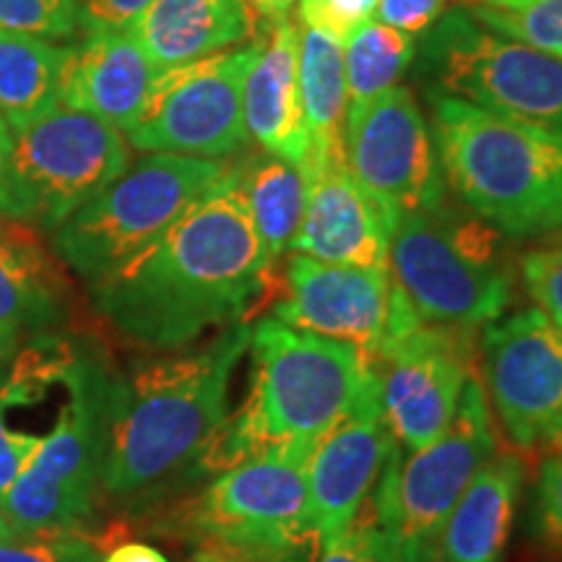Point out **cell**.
<instances>
[{
  "label": "cell",
  "mask_w": 562,
  "mask_h": 562,
  "mask_svg": "<svg viewBox=\"0 0 562 562\" xmlns=\"http://www.w3.org/2000/svg\"><path fill=\"white\" fill-rule=\"evenodd\" d=\"M9 149H11V131L3 117H0V167H3L5 157H9Z\"/></svg>",
  "instance_id": "obj_41"
},
{
  "label": "cell",
  "mask_w": 562,
  "mask_h": 562,
  "mask_svg": "<svg viewBox=\"0 0 562 562\" xmlns=\"http://www.w3.org/2000/svg\"><path fill=\"white\" fill-rule=\"evenodd\" d=\"M344 161L355 180L402 220L446 203L438 149L417 97L398 83L347 112Z\"/></svg>",
  "instance_id": "obj_15"
},
{
  "label": "cell",
  "mask_w": 562,
  "mask_h": 562,
  "mask_svg": "<svg viewBox=\"0 0 562 562\" xmlns=\"http://www.w3.org/2000/svg\"><path fill=\"white\" fill-rule=\"evenodd\" d=\"M480 383L492 422L518 453L562 419V331L539 307L501 315L480 336Z\"/></svg>",
  "instance_id": "obj_14"
},
{
  "label": "cell",
  "mask_w": 562,
  "mask_h": 562,
  "mask_svg": "<svg viewBox=\"0 0 562 562\" xmlns=\"http://www.w3.org/2000/svg\"><path fill=\"white\" fill-rule=\"evenodd\" d=\"M0 32L30 34L47 42L83 34L79 0H0Z\"/></svg>",
  "instance_id": "obj_29"
},
{
  "label": "cell",
  "mask_w": 562,
  "mask_h": 562,
  "mask_svg": "<svg viewBox=\"0 0 562 562\" xmlns=\"http://www.w3.org/2000/svg\"><path fill=\"white\" fill-rule=\"evenodd\" d=\"M533 531L544 544L562 550V453L542 461L533 490Z\"/></svg>",
  "instance_id": "obj_34"
},
{
  "label": "cell",
  "mask_w": 562,
  "mask_h": 562,
  "mask_svg": "<svg viewBox=\"0 0 562 562\" xmlns=\"http://www.w3.org/2000/svg\"><path fill=\"white\" fill-rule=\"evenodd\" d=\"M446 188L503 237L562 229V133L427 91Z\"/></svg>",
  "instance_id": "obj_4"
},
{
  "label": "cell",
  "mask_w": 562,
  "mask_h": 562,
  "mask_svg": "<svg viewBox=\"0 0 562 562\" xmlns=\"http://www.w3.org/2000/svg\"><path fill=\"white\" fill-rule=\"evenodd\" d=\"M252 16L261 19L263 26H273L279 21H290L297 0H245Z\"/></svg>",
  "instance_id": "obj_40"
},
{
  "label": "cell",
  "mask_w": 562,
  "mask_h": 562,
  "mask_svg": "<svg viewBox=\"0 0 562 562\" xmlns=\"http://www.w3.org/2000/svg\"><path fill=\"white\" fill-rule=\"evenodd\" d=\"M495 453V422L480 378L463 385L459 409L440 438L412 453L393 448L370 503L375 521L402 544L406 562H435L442 524Z\"/></svg>",
  "instance_id": "obj_10"
},
{
  "label": "cell",
  "mask_w": 562,
  "mask_h": 562,
  "mask_svg": "<svg viewBox=\"0 0 562 562\" xmlns=\"http://www.w3.org/2000/svg\"><path fill=\"white\" fill-rule=\"evenodd\" d=\"M24 404V396H21L16 385L9 381L5 370L0 368V501H3L5 492L11 490V484L19 480L21 472L30 467L34 453L40 451V435L13 430L9 419H5L9 409Z\"/></svg>",
  "instance_id": "obj_31"
},
{
  "label": "cell",
  "mask_w": 562,
  "mask_h": 562,
  "mask_svg": "<svg viewBox=\"0 0 562 562\" xmlns=\"http://www.w3.org/2000/svg\"><path fill=\"white\" fill-rule=\"evenodd\" d=\"M55 383L68 391L66 404L0 501V516L19 537L79 531L94 518L102 495L115 372L89 349L66 341Z\"/></svg>",
  "instance_id": "obj_5"
},
{
  "label": "cell",
  "mask_w": 562,
  "mask_h": 562,
  "mask_svg": "<svg viewBox=\"0 0 562 562\" xmlns=\"http://www.w3.org/2000/svg\"><path fill=\"white\" fill-rule=\"evenodd\" d=\"M70 45L0 32V117L16 133L63 104Z\"/></svg>",
  "instance_id": "obj_25"
},
{
  "label": "cell",
  "mask_w": 562,
  "mask_h": 562,
  "mask_svg": "<svg viewBox=\"0 0 562 562\" xmlns=\"http://www.w3.org/2000/svg\"><path fill=\"white\" fill-rule=\"evenodd\" d=\"M0 562H100V554L79 531L13 533L0 542Z\"/></svg>",
  "instance_id": "obj_30"
},
{
  "label": "cell",
  "mask_w": 562,
  "mask_h": 562,
  "mask_svg": "<svg viewBox=\"0 0 562 562\" xmlns=\"http://www.w3.org/2000/svg\"><path fill=\"white\" fill-rule=\"evenodd\" d=\"M128 165L131 144L123 131L60 104L11 133L9 157L0 167V220L58 229Z\"/></svg>",
  "instance_id": "obj_9"
},
{
  "label": "cell",
  "mask_w": 562,
  "mask_h": 562,
  "mask_svg": "<svg viewBox=\"0 0 562 562\" xmlns=\"http://www.w3.org/2000/svg\"><path fill=\"white\" fill-rule=\"evenodd\" d=\"M313 448L315 442L263 448L214 472L172 524L193 542L305 560L318 547L307 487Z\"/></svg>",
  "instance_id": "obj_8"
},
{
  "label": "cell",
  "mask_w": 562,
  "mask_h": 562,
  "mask_svg": "<svg viewBox=\"0 0 562 562\" xmlns=\"http://www.w3.org/2000/svg\"><path fill=\"white\" fill-rule=\"evenodd\" d=\"M248 355V393L209 456V474L263 448L318 442L378 391L370 355L297 331L273 315L252 321Z\"/></svg>",
  "instance_id": "obj_3"
},
{
  "label": "cell",
  "mask_w": 562,
  "mask_h": 562,
  "mask_svg": "<svg viewBox=\"0 0 562 562\" xmlns=\"http://www.w3.org/2000/svg\"><path fill=\"white\" fill-rule=\"evenodd\" d=\"M501 232L474 214L448 209L404 214L391 243V279L419 321L480 328L513 302V271Z\"/></svg>",
  "instance_id": "obj_6"
},
{
  "label": "cell",
  "mask_w": 562,
  "mask_h": 562,
  "mask_svg": "<svg viewBox=\"0 0 562 562\" xmlns=\"http://www.w3.org/2000/svg\"><path fill=\"white\" fill-rule=\"evenodd\" d=\"M417 37L364 19L344 40V74H347L349 110L362 108L383 91L398 87L406 68L414 63Z\"/></svg>",
  "instance_id": "obj_27"
},
{
  "label": "cell",
  "mask_w": 562,
  "mask_h": 562,
  "mask_svg": "<svg viewBox=\"0 0 562 562\" xmlns=\"http://www.w3.org/2000/svg\"><path fill=\"white\" fill-rule=\"evenodd\" d=\"M321 552L318 562H406L402 544L378 521L351 524L344 537Z\"/></svg>",
  "instance_id": "obj_33"
},
{
  "label": "cell",
  "mask_w": 562,
  "mask_h": 562,
  "mask_svg": "<svg viewBox=\"0 0 562 562\" xmlns=\"http://www.w3.org/2000/svg\"><path fill=\"white\" fill-rule=\"evenodd\" d=\"M258 50L261 34L248 45L159 70L138 121L125 133L131 149L214 161L248 149L243 87Z\"/></svg>",
  "instance_id": "obj_13"
},
{
  "label": "cell",
  "mask_w": 562,
  "mask_h": 562,
  "mask_svg": "<svg viewBox=\"0 0 562 562\" xmlns=\"http://www.w3.org/2000/svg\"><path fill=\"white\" fill-rule=\"evenodd\" d=\"M237 170H240V191L252 227L261 237L271 263L277 266L292 250L294 237L305 220V172L266 151L248 165H237Z\"/></svg>",
  "instance_id": "obj_26"
},
{
  "label": "cell",
  "mask_w": 562,
  "mask_h": 562,
  "mask_svg": "<svg viewBox=\"0 0 562 562\" xmlns=\"http://www.w3.org/2000/svg\"><path fill=\"white\" fill-rule=\"evenodd\" d=\"M128 30L157 70L211 58L258 37L245 0H151Z\"/></svg>",
  "instance_id": "obj_22"
},
{
  "label": "cell",
  "mask_w": 562,
  "mask_h": 562,
  "mask_svg": "<svg viewBox=\"0 0 562 562\" xmlns=\"http://www.w3.org/2000/svg\"><path fill=\"white\" fill-rule=\"evenodd\" d=\"M484 30L562 58V0H459Z\"/></svg>",
  "instance_id": "obj_28"
},
{
  "label": "cell",
  "mask_w": 562,
  "mask_h": 562,
  "mask_svg": "<svg viewBox=\"0 0 562 562\" xmlns=\"http://www.w3.org/2000/svg\"><path fill=\"white\" fill-rule=\"evenodd\" d=\"M227 167L182 154H146L50 232L55 256L87 286L112 277L149 250Z\"/></svg>",
  "instance_id": "obj_7"
},
{
  "label": "cell",
  "mask_w": 562,
  "mask_h": 562,
  "mask_svg": "<svg viewBox=\"0 0 562 562\" xmlns=\"http://www.w3.org/2000/svg\"><path fill=\"white\" fill-rule=\"evenodd\" d=\"M372 362L391 438L412 453L451 425L463 385L476 378L480 344L474 328L419 321L391 279L389 326Z\"/></svg>",
  "instance_id": "obj_12"
},
{
  "label": "cell",
  "mask_w": 562,
  "mask_h": 562,
  "mask_svg": "<svg viewBox=\"0 0 562 562\" xmlns=\"http://www.w3.org/2000/svg\"><path fill=\"white\" fill-rule=\"evenodd\" d=\"M159 70L131 30H94L70 45L63 76V108L87 112L128 133L138 121Z\"/></svg>",
  "instance_id": "obj_20"
},
{
  "label": "cell",
  "mask_w": 562,
  "mask_h": 562,
  "mask_svg": "<svg viewBox=\"0 0 562 562\" xmlns=\"http://www.w3.org/2000/svg\"><path fill=\"white\" fill-rule=\"evenodd\" d=\"M544 446L550 453H562V419H560V425L554 427V432L550 435V440H547Z\"/></svg>",
  "instance_id": "obj_42"
},
{
  "label": "cell",
  "mask_w": 562,
  "mask_h": 562,
  "mask_svg": "<svg viewBox=\"0 0 562 562\" xmlns=\"http://www.w3.org/2000/svg\"><path fill=\"white\" fill-rule=\"evenodd\" d=\"M100 562H170L167 554H161L157 547L146 542H121L104 554Z\"/></svg>",
  "instance_id": "obj_39"
},
{
  "label": "cell",
  "mask_w": 562,
  "mask_h": 562,
  "mask_svg": "<svg viewBox=\"0 0 562 562\" xmlns=\"http://www.w3.org/2000/svg\"><path fill=\"white\" fill-rule=\"evenodd\" d=\"M273 269L245 209L240 170L227 167L149 250L87 290L121 339L161 355L248 321L277 286Z\"/></svg>",
  "instance_id": "obj_1"
},
{
  "label": "cell",
  "mask_w": 562,
  "mask_h": 562,
  "mask_svg": "<svg viewBox=\"0 0 562 562\" xmlns=\"http://www.w3.org/2000/svg\"><path fill=\"white\" fill-rule=\"evenodd\" d=\"M252 321L222 328L191 351H161L115 372L102 495L133 505L206 472L229 419V385L248 355Z\"/></svg>",
  "instance_id": "obj_2"
},
{
  "label": "cell",
  "mask_w": 562,
  "mask_h": 562,
  "mask_svg": "<svg viewBox=\"0 0 562 562\" xmlns=\"http://www.w3.org/2000/svg\"><path fill=\"white\" fill-rule=\"evenodd\" d=\"M13 537V531L9 529V524L3 521V516H0V542H3V539H11Z\"/></svg>",
  "instance_id": "obj_43"
},
{
  "label": "cell",
  "mask_w": 562,
  "mask_h": 562,
  "mask_svg": "<svg viewBox=\"0 0 562 562\" xmlns=\"http://www.w3.org/2000/svg\"><path fill=\"white\" fill-rule=\"evenodd\" d=\"M375 5L378 0H297L300 24L318 26L341 42L357 24L372 16Z\"/></svg>",
  "instance_id": "obj_35"
},
{
  "label": "cell",
  "mask_w": 562,
  "mask_h": 562,
  "mask_svg": "<svg viewBox=\"0 0 562 562\" xmlns=\"http://www.w3.org/2000/svg\"><path fill=\"white\" fill-rule=\"evenodd\" d=\"M448 3L451 0H378L372 19L404 34H412V37H419L438 24V19L448 11Z\"/></svg>",
  "instance_id": "obj_36"
},
{
  "label": "cell",
  "mask_w": 562,
  "mask_h": 562,
  "mask_svg": "<svg viewBox=\"0 0 562 562\" xmlns=\"http://www.w3.org/2000/svg\"><path fill=\"white\" fill-rule=\"evenodd\" d=\"M393 448L396 442L383 419L378 391L315 442L307 461V487L321 550L331 547L357 521Z\"/></svg>",
  "instance_id": "obj_17"
},
{
  "label": "cell",
  "mask_w": 562,
  "mask_h": 562,
  "mask_svg": "<svg viewBox=\"0 0 562 562\" xmlns=\"http://www.w3.org/2000/svg\"><path fill=\"white\" fill-rule=\"evenodd\" d=\"M300 97L311 133V175L318 167L344 159V123L349 108L344 42L311 24H300Z\"/></svg>",
  "instance_id": "obj_24"
},
{
  "label": "cell",
  "mask_w": 562,
  "mask_h": 562,
  "mask_svg": "<svg viewBox=\"0 0 562 562\" xmlns=\"http://www.w3.org/2000/svg\"><path fill=\"white\" fill-rule=\"evenodd\" d=\"M68 315L66 281L24 224L0 227V368Z\"/></svg>",
  "instance_id": "obj_21"
},
{
  "label": "cell",
  "mask_w": 562,
  "mask_h": 562,
  "mask_svg": "<svg viewBox=\"0 0 562 562\" xmlns=\"http://www.w3.org/2000/svg\"><path fill=\"white\" fill-rule=\"evenodd\" d=\"M524 482L521 456H492L442 524L435 562H503Z\"/></svg>",
  "instance_id": "obj_23"
},
{
  "label": "cell",
  "mask_w": 562,
  "mask_h": 562,
  "mask_svg": "<svg viewBox=\"0 0 562 562\" xmlns=\"http://www.w3.org/2000/svg\"><path fill=\"white\" fill-rule=\"evenodd\" d=\"M271 313L297 331L349 344L375 357L389 326L391 271L326 263L292 252Z\"/></svg>",
  "instance_id": "obj_16"
},
{
  "label": "cell",
  "mask_w": 562,
  "mask_h": 562,
  "mask_svg": "<svg viewBox=\"0 0 562 562\" xmlns=\"http://www.w3.org/2000/svg\"><path fill=\"white\" fill-rule=\"evenodd\" d=\"M151 0H79L83 34L94 30H128Z\"/></svg>",
  "instance_id": "obj_37"
},
{
  "label": "cell",
  "mask_w": 562,
  "mask_h": 562,
  "mask_svg": "<svg viewBox=\"0 0 562 562\" xmlns=\"http://www.w3.org/2000/svg\"><path fill=\"white\" fill-rule=\"evenodd\" d=\"M398 222L355 180L347 161H331L307 175L305 220L292 250L315 261L391 271V243Z\"/></svg>",
  "instance_id": "obj_18"
},
{
  "label": "cell",
  "mask_w": 562,
  "mask_h": 562,
  "mask_svg": "<svg viewBox=\"0 0 562 562\" xmlns=\"http://www.w3.org/2000/svg\"><path fill=\"white\" fill-rule=\"evenodd\" d=\"M188 562H305L302 558H271V554H258L237 547L216 544V542H195V550Z\"/></svg>",
  "instance_id": "obj_38"
},
{
  "label": "cell",
  "mask_w": 562,
  "mask_h": 562,
  "mask_svg": "<svg viewBox=\"0 0 562 562\" xmlns=\"http://www.w3.org/2000/svg\"><path fill=\"white\" fill-rule=\"evenodd\" d=\"M422 42L435 91L476 108L562 133V58L484 30L456 5Z\"/></svg>",
  "instance_id": "obj_11"
},
{
  "label": "cell",
  "mask_w": 562,
  "mask_h": 562,
  "mask_svg": "<svg viewBox=\"0 0 562 562\" xmlns=\"http://www.w3.org/2000/svg\"><path fill=\"white\" fill-rule=\"evenodd\" d=\"M243 117L261 151L311 170V133L300 97V26L279 21L263 26L261 50L245 76Z\"/></svg>",
  "instance_id": "obj_19"
},
{
  "label": "cell",
  "mask_w": 562,
  "mask_h": 562,
  "mask_svg": "<svg viewBox=\"0 0 562 562\" xmlns=\"http://www.w3.org/2000/svg\"><path fill=\"white\" fill-rule=\"evenodd\" d=\"M521 279L533 307H539L562 331V245L521 256Z\"/></svg>",
  "instance_id": "obj_32"
}]
</instances>
